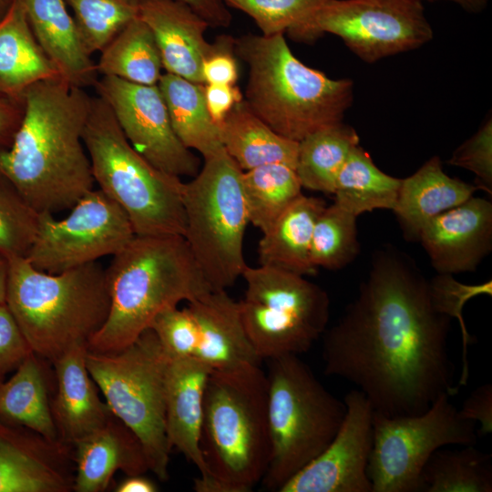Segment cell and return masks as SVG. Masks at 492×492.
Instances as JSON below:
<instances>
[{
    "mask_svg": "<svg viewBox=\"0 0 492 492\" xmlns=\"http://www.w3.org/2000/svg\"><path fill=\"white\" fill-rule=\"evenodd\" d=\"M450 323L435 308L415 261L385 246L374 253L357 297L323 334L324 374L356 385L376 413L422 414L459 389L447 348Z\"/></svg>",
    "mask_w": 492,
    "mask_h": 492,
    "instance_id": "cell-1",
    "label": "cell"
},
{
    "mask_svg": "<svg viewBox=\"0 0 492 492\" xmlns=\"http://www.w3.org/2000/svg\"><path fill=\"white\" fill-rule=\"evenodd\" d=\"M92 97L61 77L24 93V115L9 148L0 147V176L38 212L71 209L93 190L83 130Z\"/></svg>",
    "mask_w": 492,
    "mask_h": 492,
    "instance_id": "cell-2",
    "label": "cell"
},
{
    "mask_svg": "<svg viewBox=\"0 0 492 492\" xmlns=\"http://www.w3.org/2000/svg\"><path fill=\"white\" fill-rule=\"evenodd\" d=\"M105 273L108 314L87 346L98 354L121 351L162 311L212 291L180 235H135Z\"/></svg>",
    "mask_w": 492,
    "mask_h": 492,
    "instance_id": "cell-3",
    "label": "cell"
},
{
    "mask_svg": "<svg viewBox=\"0 0 492 492\" xmlns=\"http://www.w3.org/2000/svg\"><path fill=\"white\" fill-rule=\"evenodd\" d=\"M234 52L249 67L245 99L251 111L279 135L299 142L341 123L353 101V82L332 79L294 56L283 34L246 35Z\"/></svg>",
    "mask_w": 492,
    "mask_h": 492,
    "instance_id": "cell-4",
    "label": "cell"
},
{
    "mask_svg": "<svg viewBox=\"0 0 492 492\" xmlns=\"http://www.w3.org/2000/svg\"><path fill=\"white\" fill-rule=\"evenodd\" d=\"M267 389L261 365L211 371L200 436L203 492H250L261 482L271 454Z\"/></svg>",
    "mask_w": 492,
    "mask_h": 492,
    "instance_id": "cell-5",
    "label": "cell"
},
{
    "mask_svg": "<svg viewBox=\"0 0 492 492\" xmlns=\"http://www.w3.org/2000/svg\"><path fill=\"white\" fill-rule=\"evenodd\" d=\"M5 303L33 352L53 362L76 346H88L105 323V269L94 261L48 273L26 258L10 259Z\"/></svg>",
    "mask_w": 492,
    "mask_h": 492,
    "instance_id": "cell-6",
    "label": "cell"
},
{
    "mask_svg": "<svg viewBox=\"0 0 492 492\" xmlns=\"http://www.w3.org/2000/svg\"><path fill=\"white\" fill-rule=\"evenodd\" d=\"M82 137L94 180L125 211L136 235H184L180 178L142 157L98 96L92 97Z\"/></svg>",
    "mask_w": 492,
    "mask_h": 492,
    "instance_id": "cell-7",
    "label": "cell"
},
{
    "mask_svg": "<svg viewBox=\"0 0 492 492\" xmlns=\"http://www.w3.org/2000/svg\"><path fill=\"white\" fill-rule=\"evenodd\" d=\"M267 415L271 454L262 486L279 491L332 442L346 413L298 355L270 359Z\"/></svg>",
    "mask_w": 492,
    "mask_h": 492,
    "instance_id": "cell-8",
    "label": "cell"
},
{
    "mask_svg": "<svg viewBox=\"0 0 492 492\" xmlns=\"http://www.w3.org/2000/svg\"><path fill=\"white\" fill-rule=\"evenodd\" d=\"M241 177L224 149L183 182V237L212 291H226L247 266L243 240L250 219Z\"/></svg>",
    "mask_w": 492,
    "mask_h": 492,
    "instance_id": "cell-9",
    "label": "cell"
},
{
    "mask_svg": "<svg viewBox=\"0 0 492 492\" xmlns=\"http://www.w3.org/2000/svg\"><path fill=\"white\" fill-rule=\"evenodd\" d=\"M169 356L151 328L114 354L87 350L88 373L112 414L139 439L149 469L169 478L171 447L166 430V373Z\"/></svg>",
    "mask_w": 492,
    "mask_h": 492,
    "instance_id": "cell-10",
    "label": "cell"
},
{
    "mask_svg": "<svg viewBox=\"0 0 492 492\" xmlns=\"http://www.w3.org/2000/svg\"><path fill=\"white\" fill-rule=\"evenodd\" d=\"M239 302L241 321L263 359L306 353L323 336L330 316L326 291L305 276L259 265L246 266Z\"/></svg>",
    "mask_w": 492,
    "mask_h": 492,
    "instance_id": "cell-11",
    "label": "cell"
},
{
    "mask_svg": "<svg viewBox=\"0 0 492 492\" xmlns=\"http://www.w3.org/2000/svg\"><path fill=\"white\" fill-rule=\"evenodd\" d=\"M448 394L424 413L387 416L374 411L367 475L372 492H421V473L438 448L477 441V424L462 418Z\"/></svg>",
    "mask_w": 492,
    "mask_h": 492,
    "instance_id": "cell-12",
    "label": "cell"
},
{
    "mask_svg": "<svg viewBox=\"0 0 492 492\" xmlns=\"http://www.w3.org/2000/svg\"><path fill=\"white\" fill-rule=\"evenodd\" d=\"M311 43L325 33L366 63L422 46L433 38L422 0H330L286 31Z\"/></svg>",
    "mask_w": 492,
    "mask_h": 492,
    "instance_id": "cell-13",
    "label": "cell"
},
{
    "mask_svg": "<svg viewBox=\"0 0 492 492\" xmlns=\"http://www.w3.org/2000/svg\"><path fill=\"white\" fill-rule=\"evenodd\" d=\"M62 220L40 212L36 240L26 257L37 270L60 273L114 255L134 237L125 211L100 190L82 197Z\"/></svg>",
    "mask_w": 492,
    "mask_h": 492,
    "instance_id": "cell-14",
    "label": "cell"
},
{
    "mask_svg": "<svg viewBox=\"0 0 492 492\" xmlns=\"http://www.w3.org/2000/svg\"><path fill=\"white\" fill-rule=\"evenodd\" d=\"M130 145L149 163L176 177H194L200 160L175 134L158 85L102 76L94 85Z\"/></svg>",
    "mask_w": 492,
    "mask_h": 492,
    "instance_id": "cell-15",
    "label": "cell"
},
{
    "mask_svg": "<svg viewBox=\"0 0 492 492\" xmlns=\"http://www.w3.org/2000/svg\"><path fill=\"white\" fill-rule=\"evenodd\" d=\"M343 402L345 416L332 442L279 492H372L367 467L374 408L358 389L348 392Z\"/></svg>",
    "mask_w": 492,
    "mask_h": 492,
    "instance_id": "cell-16",
    "label": "cell"
},
{
    "mask_svg": "<svg viewBox=\"0 0 492 492\" xmlns=\"http://www.w3.org/2000/svg\"><path fill=\"white\" fill-rule=\"evenodd\" d=\"M72 447L0 419V492H70Z\"/></svg>",
    "mask_w": 492,
    "mask_h": 492,
    "instance_id": "cell-17",
    "label": "cell"
},
{
    "mask_svg": "<svg viewBox=\"0 0 492 492\" xmlns=\"http://www.w3.org/2000/svg\"><path fill=\"white\" fill-rule=\"evenodd\" d=\"M418 241L438 273L474 272L492 249V203L472 196L428 221Z\"/></svg>",
    "mask_w": 492,
    "mask_h": 492,
    "instance_id": "cell-18",
    "label": "cell"
},
{
    "mask_svg": "<svg viewBox=\"0 0 492 492\" xmlns=\"http://www.w3.org/2000/svg\"><path fill=\"white\" fill-rule=\"evenodd\" d=\"M213 369L194 357L169 358L166 373V430L178 449L200 472L194 490L203 492L208 473L200 449L204 395Z\"/></svg>",
    "mask_w": 492,
    "mask_h": 492,
    "instance_id": "cell-19",
    "label": "cell"
},
{
    "mask_svg": "<svg viewBox=\"0 0 492 492\" xmlns=\"http://www.w3.org/2000/svg\"><path fill=\"white\" fill-rule=\"evenodd\" d=\"M138 17L152 31L166 72L205 85L201 67L213 48L208 22L179 0H139Z\"/></svg>",
    "mask_w": 492,
    "mask_h": 492,
    "instance_id": "cell-20",
    "label": "cell"
},
{
    "mask_svg": "<svg viewBox=\"0 0 492 492\" xmlns=\"http://www.w3.org/2000/svg\"><path fill=\"white\" fill-rule=\"evenodd\" d=\"M87 345L76 346L51 362L56 393L51 410L59 440L69 446L102 428L114 415L97 393L86 356Z\"/></svg>",
    "mask_w": 492,
    "mask_h": 492,
    "instance_id": "cell-21",
    "label": "cell"
},
{
    "mask_svg": "<svg viewBox=\"0 0 492 492\" xmlns=\"http://www.w3.org/2000/svg\"><path fill=\"white\" fill-rule=\"evenodd\" d=\"M198 329L194 358L213 370H235L261 365L244 329L239 302L225 290L210 291L188 302Z\"/></svg>",
    "mask_w": 492,
    "mask_h": 492,
    "instance_id": "cell-22",
    "label": "cell"
},
{
    "mask_svg": "<svg viewBox=\"0 0 492 492\" xmlns=\"http://www.w3.org/2000/svg\"><path fill=\"white\" fill-rule=\"evenodd\" d=\"M72 454L76 492L106 491L118 470L127 476L149 470L141 442L115 415L102 428L77 442Z\"/></svg>",
    "mask_w": 492,
    "mask_h": 492,
    "instance_id": "cell-23",
    "label": "cell"
},
{
    "mask_svg": "<svg viewBox=\"0 0 492 492\" xmlns=\"http://www.w3.org/2000/svg\"><path fill=\"white\" fill-rule=\"evenodd\" d=\"M42 50L68 84L86 88L97 80V65L85 50L65 0H21Z\"/></svg>",
    "mask_w": 492,
    "mask_h": 492,
    "instance_id": "cell-24",
    "label": "cell"
},
{
    "mask_svg": "<svg viewBox=\"0 0 492 492\" xmlns=\"http://www.w3.org/2000/svg\"><path fill=\"white\" fill-rule=\"evenodd\" d=\"M479 190L475 184L451 178L439 157L428 159L411 176L401 179L392 210L407 241H418L423 228L437 215L463 203Z\"/></svg>",
    "mask_w": 492,
    "mask_h": 492,
    "instance_id": "cell-25",
    "label": "cell"
},
{
    "mask_svg": "<svg viewBox=\"0 0 492 492\" xmlns=\"http://www.w3.org/2000/svg\"><path fill=\"white\" fill-rule=\"evenodd\" d=\"M58 72L36 41L21 0H14L0 19V96L22 102L32 85Z\"/></svg>",
    "mask_w": 492,
    "mask_h": 492,
    "instance_id": "cell-26",
    "label": "cell"
},
{
    "mask_svg": "<svg viewBox=\"0 0 492 492\" xmlns=\"http://www.w3.org/2000/svg\"><path fill=\"white\" fill-rule=\"evenodd\" d=\"M325 201L302 194L262 233L259 242L260 265L277 268L299 275H314L311 261V243L316 220Z\"/></svg>",
    "mask_w": 492,
    "mask_h": 492,
    "instance_id": "cell-27",
    "label": "cell"
},
{
    "mask_svg": "<svg viewBox=\"0 0 492 492\" xmlns=\"http://www.w3.org/2000/svg\"><path fill=\"white\" fill-rule=\"evenodd\" d=\"M217 125L225 151L242 171L272 163L295 168L298 142L272 130L244 99L235 104Z\"/></svg>",
    "mask_w": 492,
    "mask_h": 492,
    "instance_id": "cell-28",
    "label": "cell"
},
{
    "mask_svg": "<svg viewBox=\"0 0 492 492\" xmlns=\"http://www.w3.org/2000/svg\"><path fill=\"white\" fill-rule=\"evenodd\" d=\"M43 359L32 353L9 380H0V419L61 442L52 415Z\"/></svg>",
    "mask_w": 492,
    "mask_h": 492,
    "instance_id": "cell-29",
    "label": "cell"
},
{
    "mask_svg": "<svg viewBox=\"0 0 492 492\" xmlns=\"http://www.w3.org/2000/svg\"><path fill=\"white\" fill-rule=\"evenodd\" d=\"M158 87L173 130L186 148L197 150L204 159L224 150L218 125L206 107L204 85L166 72Z\"/></svg>",
    "mask_w": 492,
    "mask_h": 492,
    "instance_id": "cell-30",
    "label": "cell"
},
{
    "mask_svg": "<svg viewBox=\"0 0 492 492\" xmlns=\"http://www.w3.org/2000/svg\"><path fill=\"white\" fill-rule=\"evenodd\" d=\"M100 52L96 64L98 74L138 85H158L163 69L160 53L152 31L138 16Z\"/></svg>",
    "mask_w": 492,
    "mask_h": 492,
    "instance_id": "cell-31",
    "label": "cell"
},
{
    "mask_svg": "<svg viewBox=\"0 0 492 492\" xmlns=\"http://www.w3.org/2000/svg\"><path fill=\"white\" fill-rule=\"evenodd\" d=\"M401 179L379 169L359 145L340 169L333 190L334 203L358 217L374 210H393Z\"/></svg>",
    "mask_w": 492,
    "mask_h": 492,
    "instance_id": "cell-32",
    "label": "cell"
},
{
    "mask_svg": "<svg viewBox=\"0 0 492 492\" xmlns=\"http://www.w3.org/2000/svg\"><path fill=\"white\" fill-rule=\"evenodd\" d=\"M358 145L356 131L343 122L316 130L300 140L295 170L302 187L333 194L340 169Z\"/></svg>",
    "mask_w": 492,
    "mask_h": 492,
    "instance_id": "cell-33",
    "label": "cell"
},
{
    "mask_svg": "<svg viewBox=\"0 0 492 492\" xmlns=\"http://www.w3.org/2000/svg\"><path fill=\"white\" fill-rule=\"evenodd\" d=\"M492 456L474 445L436 449L421 473V492H491Z\"/></svg>",
    "mask_w": 492,
    "mask_h": 492,
    "instance_id": "cell-34",
    "label": "cell"
},
{
    "mask_svg": "<svg viewBox=\"0 0 492 492\" xmlns=\"http://www.w3.org/2000/svg\"><path fill=\"white\" fill-rule=\"evenodd\" d=\"M241 180L250 223L261 233L302 194L295 168L283 163L242 171Z\"/></svg>",
    "mask_w": 492,
    "mask_h": 492,
    "instance_id": "cell-35",
    "label": "cell"
},
{
    "mask_svg": "<svg viewBox=\"0 0 492 492\" xmlns=\"http://www.w3.org/2000/svg\"><path fill=\"white\" fill-rule=\"evenodd\" d=\"M356 219L334 202L323 209L314 225L311 243V261L316 269L340 270L358 256Z\"/></svg>",
    "mask_w": 492,
    "mask_h": 492,
    "instance_id": "cell-36",
    "label": "cell"
},
{
    "mask_svg": "<svg viewBox=\"0 0 492 492\" xmlns=\"http://www.w3.org/2000/svg\"><path fill=\"white\" fill-rule=\"evenodd\" d=\"M89 56L100 52L138 16L139 0H65Z\"/></svg>",
    "mask_w": 492,
    "mask_h": 492,
    "instance_id": "cell-37",
    "label": "cell"
},
{
    "mask_svg": "<svg viewBox=\"0 0 492 492\" xmlns=\"http://www.w3.org/2000/svg\"><path fill=\"white\" fill-rule=\"evenodd\" d=\"M39 217L40 212L0 176V254L8 260L26 258L37 234Z\"/></svg>",
    "mask_w": 492,
    "mask_h": 492,
    "instance_id": "cell-38",
    "label": "cell"
},
{
    "mask_svg": "<svg viewBox=\"0 0 492 492\" xmlns=\"http://www.w3.org/2000/svg\"><path fill=\"white\" fill-rule=\"evenodd\" d=\"M429 292L435 308L449 318H456L462 334V374L459 385H466L469 376L467 347L474 343L473 336L468 333L463 318V307L472 298L478 295L492 294V282L487 281L479 284H464L456 281L452 274L438 273L428 281Z\"/></svg>",
    "mask_w": 492,
    "mask_h": 492,
    "instance_id": "cell-39",
    "label": "cell"
},
{
    "mask_svg": "<svg viewBox=\"0 0 492 492\" xmlns=\"http://www.w3.org/2000/svg\"><path fill=\"white\" fill-rule=\"evenodd\" d=\"M247 14L263 36L283 34L330 0H222Z\"/></svg>",
    "mask_w": 492,
    "mask_h": 492,
    "instance_id": "cell-40",
    "label": "cell"
},
{
    "mask_svg": "<svg viewBox=\"0 0 492 492\" xmlns=\"http://www.w3.org/2000/svg\"><path fill=\"white\" fill-rule=\"evenodd\" d=\"M169 358L193 357L198 342L195 319L187 307L168 308L159 313L150 327Z\"/></svg>",
    "mask_w": 492,
    "mask_h": 492,
    "instance_id": "cell-41",
    "label": "cell"
},
{
    "mask_svg": "<svg viewBox=\"0 0 492 492\" xmlns=\"http://www.w3.org/2000/svg\"><path fill=\"white\" fill-rule=\"evenodd\" d=\"M448 163L473 172L479 190L492 194L491 118L453 152Z\"/></svg>",
    "mask_w": 492,
    "mask_h": 492,
    "instance_id": "cell-42",
    "label": "cell"
},
{
    "mask_svg": "<svg viewBox=\"0 0 492 492\" xmlns=\"http://www.w3.org/2000/svg\"><path fill=\"white\" fill-rule=\"evenodd\" d=\"M33 352L6 303H0V380Z\"/></svg>",
    "mask_w": 492,
    "mask_h": 492,
    "instance_id": "cell-43",
    "label": "cell"
},
{
    "mask_svg": "<svg viewBox=\"0 0 492 492\" xmlns=\"http://www.w3.org/2000/svg\"><path fill=\"white\" fill-rule=\"evenodd\" d=\"M233 51L234 38L231 36H223L213 43V48L201 67L205 85H235L238 79V67Z\"/></svg>",
    "mask_w": 492,
    "mask_h": 492,
    "instance_id": "cell-44",
    "label": "cell"
},
{
    "mask_svg": "<svg viewBox=\"0 0 492 492\" xmlns=\"http://www.w3.org/2000/svg\"><path fill=\"white\" fill-rule=\"evenodd\" d=\"M459 415L466 420L478 423V436L492 432V384L490 383L477 386L464 401Z\"/></svg>",
    "mask_w": 492,
    "mask_h": 492,
    "instance_id": "cell-45",
    "label": "cell"
},
{
    "mask_svg": "<svg viewBox=\"0 0 492 492\" xmlns=\"http://www.w3.org/2000/svg\"><path fill=\"white\" fill-rule=\"evenodd\" d=\"M206 107L212 120L219 124L235 104L243 100L240 89L234 85H204Z\"/></svg>",
    "mask_w": 492,
    "mask_h": 492,
    "instance_id": "cell-46",
    "label": "cell"
},
{
    "mask_svg": "<svg viewBox=\"0 0 492 492\" xmlns=\"http://www.w3.org/2000/svg\"><path fill=\"white\" fill-rule=\"evenodd\" d=\"M23 115V103L0 96V147H10Z\"/></svg>",
    "mask_w": 492,
    "mask_h": 492,
    "instance_id": "cell-47",
    "label": "cell"
},
{
    "mask_svg": "<svg viewBox=\"0 0 492 492\" xmlns=\"http://www.w3.org/2000/svg\"><path fill=\"white\" fill-rule=\"evenodd\" d=\"M189 5L203 17L211 27H227L231 23V14L222 0H179Z\"/></svg>",
    "mask_w": 492,
    "mask_h": 492,
    "instance_id": "cell-48",
    "label": "cell"
},
{
    "mask_svg": "<svg viewBox=\"0 0 492 492\" xmlns=\"http://www.w3.org/2000/svg\"><path fill=\"white\" fill-rule=\"evenodd\" d=\"M116 492H156L158 486L151 479L140 475L127 476L115 487Z\"/></svg>",
    "mask_w": 492,
    "mask_h": 492,
    "instance_id": "cell-49",
    "label": "cell"
},
{
    "mask_svg": "<svg viewBox=\"0 0 492 492\" xmlns=\"http://www.w3.org/2000/svg\"><path fill=\"white\" fill-rule=\"evenodd\" d=\"M437 1V0H428ZM454 3L468 13H481L487 6L489 0H442Z\"/></svg>",
    "mask_w": 492,
    "mask_h": 492,
    "instance_id": "cell-50",
    "label": "cell"
},
{
    "mask_svg": "<svg viewBox=\"0 0 492 492\" xmlns=\"http://www.w3.org/2000/svg\"><path fill=\"white\" fill-rule=\"evenodd\" d=\"M9 272V260L0 254V303L5 302Z\"/></svg>",
    "mask_w": 492,
    "mask_h": 492,
    "instance_id": "cell-51",
    "label": "cell"
},
{
    "mask_svg": "<svg viewBox=\"0 0 492 492\" xmlns=\"http://www.w3.org/2000/svg\"><path fill=\"white\" fill-rule=\"evenodd\" d=\"M14 0H0V19L4 17Z\"/></svg>",
    "mask_w": 492,
    "mask_h": 492,
    "instance_id": "cell-52",
    "label": "cell"
}]
</instances>
